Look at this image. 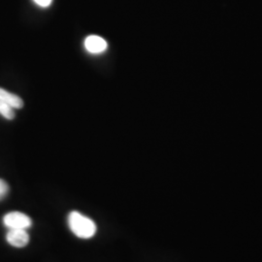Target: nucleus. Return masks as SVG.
Here are the masks:
<instances>
[{"label":"nucleus","instance_id":"7ed1b4c3","mask_svg":"<svg viewBox=\"0 0 262 262\" xmlns=\"http://www.w3.org/2000/svg\"><path fill=\"white\" fill-rule=\"evenodd\" d=\"M108 47L106 40L98 35H90L84 40L85 50L93 55H100L104 53Z\"/></svg>","mask_w":262,"mask_h":262},{"label":"nucleus","instance_id":"f257e3e1","mask_svg":"<svg viewBox=\"0 0 262 262\" xmlns=\"http://www.w3.org/2000/svg\"><path fill=\"white\" fill-rule=\"evenodd\" d=\"M68 225L71 231L82 239H90L96 233V225L94 221L76 211L68 215Z\"/></svg>","mask_w":262,"mask_h":262},{"label":"nucleus","instance_id":"0eeeda50","mask_svg":"<svg viewBox=\"0 0 262 262\" xmlns=\"http://www.w3.org/2000/svg\"><path fill=\"white\" fill-rule=\"evenodd\" d=\"M8 192H9L8 184L4 180L0 179V200H2L4 197L6 196Z\"/></svg>","mask_w":262,"mask_h":262},{"label":"nucleus","instance_id":"39448f33","mask_svg":"<svg viewBox=\"0 0 262 262\" xmlns=\"http://www.w3.org/2000/svg\"><path fill=\"white\" fill-rule=\"evenodd\" d=\"M0 100L10 107L15 109H21L24 107L23 99L17 94H12L7 92L6 90L0 88Z\"/></svg>","mask_w":262,"mask_h":262},{"label":"nucleus","instance_id":"6e6552de","mask_svg":"<svg viewBox=\"0 0 262 262\" xmlns=\"http://www.w3.org/2000/svg\"><path fill=\"white\" fill-rule=\"evenodd\" d=\"M33 2L41 8H47L52 4L53 0H33Z\"/></svg>","mask_w":262,"mask_h":262},{"label":"nucleus","instance_id":"423d86ee","mask_svg":"<svg viewBox=\"0 0 262 262\" xmlns=\"http://www.w3.org/2000/svg\"><path fill=\"white\" fill-rule=\"evenodd\" d=\"M0 115L3 118H5L6 120L12 121L15 118V111L12 107H10L7 104H5L0 100Z\"/></svg>","mask_w":262,"mask_h":262},{"label":"nucleus","instance_id":"20e7f679","mask_svg":"<svg viewBox=\"0 0 262 262\" xmlns=\"http://www.w3.org/2000/svg\"><path fill=\"white\" fill-rule=\"evenodd\" d=\"M6 239L13 247L23 248L29 242V235L26 229H10Z\"/></svg>","mask_w":262,"mask_h":262},{"label":"nucleus","instance_id":"f03ea898","mask_svg":"<svg viewBox=\"0 0 262 262\" xmlns=\"http://www.w3.org/2000/svg\"><path fill=\"white\" fill-rule=\"evenodd\" d=\"M3 223L9 229H28L31 225L32 221L28 215L20 212H11L3 217Z\"/></svg>","mask_w":262,"mask_h":262}]
</instances>
